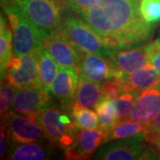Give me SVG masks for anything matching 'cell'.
<instances>
[{
  "mask_svg": "<svg viewBox=\"0 0 160 160\" xmlns=\"http://www.w3.org/2000/svg\"><path fill=\"white\" fill-rule=\"evenodd\" d=\"M121 72L131 73L149 64L148 44L131 49H120L109 56Z\"/></svg>",
  "mask_w": 160,
  "mask_h": 160,
  "instance_id": "2e32d148",
  "label": "cell"
},
{
  "mask_svg": "<svg viewBox=\"0 0 160 160\" xmlns=\"http://www.w3.org/2000/svg\"><path fill=\"white\" fill-rule=\"evenodd\" d=\"M159 113L160 85L137 92L134 105L126 119L148 125Z\"/></svg>",
  "mask_w": 160,
  "mask_h": 160,
  "instance_id": "8fae6325",
  "label": "cell"
},
{
  "mask_svg": "<svg viewBox=\"0 0 160 160\" xmlns=\"http://www.w3.org/2000/svg\"><path fill=\"white\" fill-rule=\"evenodd\" d=\"M149 63L154 67L160 76V42L156 40L148 44Z\"/></svg>",
  "mask_w": 160,
  "mask_h": 160,
  "instance_id": "f1b7e54d",
  "label": "cell"
},
{
  "mask_svg": "<svg viewBox=\"0 0 160 160\" xmlns=\"http://www.w3.org/2000/svg\"><path fill=\"white\" fill-rule=\"evenodd\" d=\"M2 6L12 31L13 56L21 57L41 48L50 36L25 17L14 5L13 0L2 3Z\"/></svg>",
  "mask_w": 160,
  "mask_h": 160,
  "instance_id": "7a4b0ae2",
  "label": "cell"
},
{
  "mask_svg": "<svg viewBox=\"0 0 160 160\" xmlns=\"http://www.w3.org/2000/svg\"><path fill=\"white\" fill-rule=\"evenodd\" d=\"M102 99L101 85L79 77L78 85L75 92L73 105L87 109L95 108Z\"/></svg>",
  "mask_w": 160,
  "mask_h": 160,
  "instance_id": "e0dca14e",
  "label": "cell"
},
{
  "mask_svg": "<svg viewBox=\"0 0 160 160\" xmlns=\"http://www.w3.org/2000/svg\"><path fill=\"white\" fill-rule=\"evenodd\" d=\"M102 0H66L68 6L78 14L82 12L90 10L101 3Z\"/></svg>",
  "mask_w": 160,
  "mask_h": 160,
  "instance_id": "83f0119b",
  "label": "cell"
},
{
  "mask_svg": "<svg viewBox=\"0 0 160 160\" xmlns=\"http://www.w3.org/2000/svg\"><path fill=\"white\" fill-rule=\"evenodd\" d=\"M15 87L8 82L1 84L0 87V112L2 118L9 113V109L15 95Z\"/></svg>",
  "mask_w": 160,
  "mask_h": 160,
  "instance_id": "484cf974",
  "label": "cell"
},
{
  "mask_svg": "<svg viewBox=\"0 0 160 160\" xmlns=\"http://www.w3.org/2000/svg\"><path fill=\"white\" fill-rule=\"evenodd\" d=\"M140 0H102L79 15L102 38L110 51L137 46L149 38L154 28L142 17Z\"/></svg>",
  "mask_w": 160,
  "mask_h": 160,
  "instance_id": "6da1fadb",
  "label": "cell"
},
{
  "mask_svg": "<svg viewBox=\"0 0 160 160\" xmlns=\"http://www.w3.org/2000/svg\"><path fill=\"white\" fill-rule=\"evenodd\" d=\"M109 141V131L101 126L80 129L74 145L67 149V157L69 158H88Z\"/></svg>",
  "mask_w": 160,
  "mask_h": 160,
  "instance_id": "30bf717a",
  "label": "cell"
},
{
  "mask_svg": "<svg viewBox=\"0 0 160 160\" xmlns=\"http://www.w3.org/2000/svg\"><path fill=\"white\" fill-rule=\"evenodd\" d=\"M144 133L128 138L118 139L113 142L102 146L93 154V159L136 160L156 158L159 156L156 150L149 149L144 142Z\"/></svg>",
  "mask_w": 160,
  "mask_h": 160,
  "instance_id": "8992f818",
  "label": "cell"
},
{
  "mask_svg": "<svg viewBox=\"0 0 160 160\" xmlns=\"http://www.w3.org/2000/svg\"><path fill=\"white\" fill-rule=\"evenodd\" d=\"M136 95L137 92H124L113 100L120 121L126 119L130 114L135 102Z\"/></svg>",
  "mask_w": 160,
  "mask_h": 160,
  "instance_id": "d4e9b609",
  "label": "cell"
},
{
  "mask_svg": "<svg viewBox=\"0 0 160 160\" xmlns=\"http://www.w3.org/2000/svg\"><path fill=\"white\" fill-rule=\"evenodd\" d=\"M29 116L41 126L46 137L54 145L68 149L76 142L78 128L72 115L70 117L60 109L51 106Z\"/></svg>",
  "mask_w": 160,
  "mask_h": 160,
  "instance_id": "3957f363",
  "label": "cell"
},
{
  "mask_svg": "<svg viewBox=\"0 0 160 160\" xmlns=\"http://www.w3.org/2000/svg\"><path fill=\"white\" fill-rule=\"evenodd\" d=\"M144 137H145L146 142L152 144L160 152V132L146 130L144 132Z\"/></svg>",
  "mask_w": 160,
  "mask_h": 160,
  "instance_id": "f546056e",
  "label": "cell"
},
{
  "mask_svg": "<svg viewBox=\"0 0 160 160\" xmlns=\"http://www.w3.org/2000/svg\"><path fill=\"white\" fill-rule=\"evenodd\" d=\"M81 58L78 73L79 77L92 80L99 85H102L119 74L112 60L108 56H102L91 52H84Z\"/></svg>",
  "mask_w": 160,
  "mask_h": 160,
  "instance_id": "9c48e42d",
  "label": "cell"
},
{
  "mask_svg": "<svg viewBox=\"0 0 160 160\" xmlns=\"http://www.w3.org/2000/svg\"><path fill=\"white\" fill-rule=\"evenodd\" d=\"M146 130L160 132V113L149 124L146 125Z\"/></svg>",
  "mask_w": 160,
  "mask_h": 160,
  "instance_id": "1f68e13d",
  "label": "cell"
},
{
  "mask_svg": "<svg viewBox=\"0 0 160 160\" xmlns=\"http://www.w3.org/2000/svg\"><path fill=\"white\" fill-rule=\"evenodd\" d=\"M145 131L146 125H142L141 123L132 120H122L109 132V141H111L132 137L144 133Z\"/></svg>",
  "mask_w": 160,
  "mask_h": 160,
  "instance_id": "7402d4cb",
  "label": "cell"
},
{
  "mask_svg": "<svg viewBox=\"0 0 160 160\" xmlns=\"http://www.w3.org/2000/svg\"><path fill=\"white\" fill-rule=\"evenodd\" d=\"M94 109L99 118L100 126L106 129L107 131H110L120 122L113 100L102 99Z\"/></svg>",
  "mask_w": 160,
  "mask_h": 160,
  "instance_id": "44dd1931",
  "label": "cell"
},
{
  "mask_svg": "<svg viewBox=\"0 0 160 160\" xmlns=\"http://www.w3.org/2000/svg\"><path fill=\"white\" fill-rule=\"evenodd\" d=\"M71 115L78 129L96 128L100 126L97 113H95L92 109L73 105Z\"/></svg>",
  "mask_w": 160,
  "mask_h": 160,
  "instance_id": "603a6c76",
  "label": "cell"
},
{
  "mask_svg": "<svg viewBox=\"0 0 160 160\" xmlns=\"http://www.w3.org/2000/svg\"><path fill=\"white\" fill-rule=\"evenodd\" d=\"M157 40H158V41H159V42H160V37H159V38H158V39H157Z\"/></svg>",
  "mask_w": 160,
  "mask_h": 160,
  "instance_id": "d6a6232c",
  "label": "cell"
},
{
  "mask_svg": "<svg viewBox=\"0 0 160 160\" xmlns=\"http://www.w3.org/2000/svg\"><path fill=\"white\" fill-rule=\"evenodd\" d=\"M139 9L147 23L154 24L160 22V0H140Z\"/></svg>",
  "mask_w": 160,
  "mask_h": 160,
  "instance_id": "cb8c5ba5",
  "label": "cell"
},
{
  "mask_svg": "<svg viewBox=\"0 0 160 160\" xmlns=\"http://www.w3.org/2000/svg\"><path fill=\"white\" fill-rule=\"evenodd\" d=\"M79 81V75L74 68L60 66L50 91L61 102L63 108L73 102L75 92Z\"/></svg>",
  "mask_w": 160,
  "mask_h": 160,
  "instance_id": "5bb4252c",
  "label": "cell"
},
{
  "mask_svg": "<svg viewBox=\"0 0 160 160\" xmlns=\"http://www.w3.org/2000/svg\"><path fill=\"white\" fill-rule=\"evenodd\" d=\"M6 81L16 89L39 88L37 51L21 57L12 56L8 65Z\"/></svg>",
  "mask_w": 160,
  "mask_h": 160,
  "instance_id": "52a82bcc",
  "label": "cell"
},
{
  "mask_svg": "<svg viewBox=\"0 0 160 160\" xmlns=\"http://www.w3.org/2000/svg\"><path fill=\"white\" fill-rule=\"evenodd\" d=\"M6 18L1 14L0 20V70L1 79H6L8 65L13 56L12 50V31Z\"/></svg>",
  "mask_w": 160,
  "mask_h": 160,
  "instance_id": "ffe728a7",
  "label": "cell"
},
{
  "mask_svg": "<svg viewBox=\"0 0 160 160\" xmlns=\"http://www.w3.org/2000/svg\"><path fill=\"white\" fill-rule=\"evenodd\" d=\"M0 144H1V147H0V154H1V158H4L6 156V137L8 135V132L6 130V127L5 125L2 124L1 126V134H0Z\"/></svg>",
  "mask_w": 160,
  "mask_h": 160,
  "instance_id": "4dcf8cb0",
  "label": "cell"
},
{
  "mask_svg": "<svg viewBox=\"0 0 160 160\" xmlns=\"http://www.w3.org/2000/svg\"><path fill=\"white\" fill-rule=\"evenodd\" d=\"M52 98L49 91L30 87L18 89L12 104V109L18 114H35L42 109L51 107Z\"/></svg>",
  "mask_w": 160,
  "mask_h": 160,
  "instance_id": "7c38bea8",
  "label": "cell"
},
{
  "mask_svg": "<svg viewBox=\"0 0 160 160\" xmlns=\"http://www.w3.org/2000/svg\"><path fill=\"white\" fill-rule=\"evenodd\" d=\"M56 1H57V0H56Z\"/></svg>",
  "mask_w": 160,
  "mask_h": 160,
  "instance_id": "836d02e7",
  "label": "cell"
},
{
  "mask_svg": "<svg viewBox=\"0 0 160 160\" xmlns=\"http://www.w3.org/2000/svg\"><path fill=\"white\" fill-rule=\"evenodd\" d=\"M124 92H139L150 87L160 85V76L149 63L131 73L121 72L118 75Z\"/></svg>",
  "mask_w": 160,
  "mask_h": 160,
  "instance_id": "9a60e30c",
  "label": "cell"
},
{
  "mask_svg": "<svg viewBox=\"0 0 160 160\" xmlns=\"http://www.w3.org/2000/svg\"><path fill=\"white\" fill-rule=\"evenodd\" d=\"M38 54V87L50 91L52 81L57 74L59 64L45 47L37 50Z\"/></svg>",
  "mask_w": 160,
  "mask_h": 160,
  "instance_id": "ac0fdd59",
  "label": "cell"
},
{
  "mask_svg": "<svg viewBox=\"0 0 160 160\" xmlns=\"http://www.w3.org/2000/svg\"><path fill=\"white\" fill-rule=\"evenodd\" d=\"M101 90L102 93V99L114 100L122 93H124L121 82L118 78H114L103 83L101 86Z\"/></svg>",
  "mask_w": 160,
  "mask_h": 160,
  "instance_id": "4316f807",
  "label": "cell"
},
{
  "mask_svg": "<svg viewBox=\"0 0 160 160\" xmlns=\"http://www.w3.org/2000/svg\"><path fill=\"white\" fill-rule=\"evenodd\" d=\"M13 3L25 17L49 36L61 29V13L56 0H13Z\"/></svg>",
  "mask_w": 160,
  "mask_h": 160,
  "instance_id": "5b68a950",
  "label": "cell"
},
{
  "mask_svg": "<svg viewBox=\"0 0 160 160\" xmlns=\"http://www.w3.org/2000/svg\"><path fill=\"white\" fill-rule=\"evenodd\" d=\"M43 47L46 48L60 66L74 68L78 71L81 62L79 50L60 31L47 38Z\"/></svg>",
  "mask_w": 160,
  "mask_h": 160,
  "instance_id": "4fadbf2b",
  "label": "cell"
},
{
  "mask_svg": "<svg viewBox=\"0 0 160 160\" xmlns=\"http://www.w3.org/2000/svg\"><path fill=\"white\" fill-rule=\"evenodd\" d=\"M5 126L14 143L38 142L46 136L41 126L30 116L9 112L4 118Z\"/></svg>",
  "mask_w": 160,
  "mask_h": 160,
  "instance_id": "ba28073f",
  "label": "cell"
},
{
  "mask_svg": "<svg viewBox=\"0 0 160 160\" xmlns=\"http://www.w3.org/2000/svg\"><path fill=\"white\" fill-rule=\"evenodd\" d=\"M59 31L80 52L108 57L112 54L102 38L88 23L74 16L65 18Z\"/></svg>",
  "mask_w": 160,
  "mask_h": 160,
  "instance_id": "277c9868",
  "label": "cell"
},
{
  "mask_svg": "<svg viewBox=\"0 0 160 160\" xmlns=\"http://www.w3.org/2000/svg\"><path fill=\"white\" fill-rule=\"evenodd\" d=\"M51 149L38 143H18L12 148L6 158L13 160H44L49 158Z\"/></svg>",
  "mask_w": 160,
  "mask_h": 160,
  "instance_id": "d6986e66",
  "label": "cell"
}]
</instances>
